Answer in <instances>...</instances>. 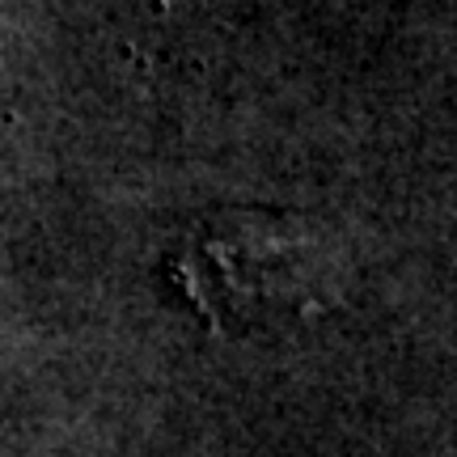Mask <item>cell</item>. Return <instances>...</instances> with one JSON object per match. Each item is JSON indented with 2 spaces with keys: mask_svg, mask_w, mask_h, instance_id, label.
<instances>
[{
  "mask_svg": "<svg viewBox=\"0 0 457 457\" xmlns=\"http://www.w3.org/2000/svg\"><path fill=\"white\" fill-rule=\"evenodd\" d=\"M174 279L216 330H245L322 310L335 288L327 242L296 216L216 212L174 254Z\"/></svg>",
  "mask_w": 457,
  "mask_h": 457,
  "instance_id": "obj_1",
  "label": "cell"
}]
</instances>
